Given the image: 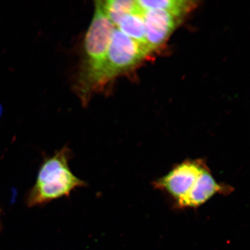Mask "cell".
I'll return each instance as SVG.
<instances>
[{
  "mask_svg": "<svg viewBox=\"0 0 250 250\" xmlns=\"http://www.w3.org/2000/svg\"><path fill=\"white\" fill-rule=\"evenodd\" d=\"M117 27L119 30L130 39L147 46L143 12H135L125 15Z\"/></svg>",
  "mask_w": 250,
  "mask_h": 250,
  "instance_id": "9",
  "label": "cell"
},
{
  "mask_svg": "<svg viewBox=\"0 0 250 250\" xmlns=\"http://www.w3.org/2000/svg\"><path fill=\"white\" fill-rule=\"evenodd\" d=\"M232 188L219 183L208 168L203 172L195 184L194 188L179 206V208H197L204 204L216 195H228Z\"/></svg>",
  "mask_w": 250,
  "mask_h": 250,
  "instance_id": "6",
  "label": "cell"
},
{
  "mask_svg": "<svg viewBox=\"0 0 250 250\" xmlns=\"http://www.w3.org/2000/svg\"><path fill=\"white\" fill-rule=\"evenodd\" d=\"M151 52L148 47L130 39L118 29L112 33L104 65L97 78L95 91L129 71Z\"/></svg>",
  "mask_w": 250,
  "mask_h": 250,
  "instance_id": "3",
  "label": "cell"
},
{
  "mask_svg": "<svg viewBox=\"0 0 250 250\" xmlns=\"http://www.w3.org/2000/svg\"><path fill=\"white\" fill-rule=\"evenodd\" d=\"M73 154L67 146L43 159L35 184L28 191L26 203L29 208L46 205L55 200L70 196L75 189L86 186L70 170Z\"/></svg>",
  "mask_w": 250,
  "mask_h": 250,
  "instance_id": "1",
  "label": "cell"
},
{
  "mask_svg": "<svg viewBox=\"0 0 250 250\" xmlns=\"http://www.w3.org/2000/svg\"><path fill=\"white\" fill-rule=\"evenodd\" d=\"M1 229H2V225H1V221H0V231L1 230Z\"/></svg>",
  "mask_w": 250,
  "mask_h": 250,
  "instance_id": "10",
  "label": "cell"
},
{
  "mask_svg": "<svg viewBox=\"0 0 250 250\" xmlns=\"http://www.w3.org/2000/svg\"><path fill=\"white\" fill-rule=\"evenodd\" d=\"M101 1L103 10L114 26H117L125 15L135 12H143L137 5L136 1L108 0Z\"/></svg>",
  "mask_w": 250,
  "mask_h": 250,
  "instance_id": "8",
  "label": "cell"
},
{
  "mask_svg": "<svg viewBox=\"0 0 250 250\" xmlns=\"http://www.w3.org/2000/svg\"><path fill=\"white\" fill-rule=\"evenodd\" d=\"M143 17L146 45L151 52L167 42L176 28L178 18L161 9L143 11Z\"/></svg>",
  "mask_w": 250,
  "mask_h": 250,
  "instance_id": "5",
  "label": "cell"
},
{
  "mask_svg": "<svg viewBox=\"0 0 250 250\" xmlns=\"http://www.w3.org/2000/svg\"><path fill=\"white\" fill-rule=\"evenodd\" d=\"M142 11L149 9H161L169 12L178 19L186 15L195 7V2L185 0H158V1H136Z\"/></svg>",
  "mask_w": 250,
  "mask_h": 250,
  "instance_id": "7",
  "label": "cell"
},
{
  "mask_svg": "<svg viewBox=\"0 0 250 250\" xmlns=\"http://www.w3.org/2000/svg\"><path fill=\"white\" fill-rule=\"evenodd\" d=\"M115 29L103 10L101 1L95 2V12L83 42V61L78 81L84 103L95 92L100 72L104 65L112 33Z\"/></svg>",
  "mask_w": 250,
  "mask_h": 250,
  "instance_id": "2",
  "label": "cell"
},
{
  "mask_svg": "<svg viewBox=\"0 0 250 250\" xmlns=\"http://www.w3.org/2000/svg\"><path fill=\"white\" fill-rule=\"evenodd\" d=\"M208 168L203 159H187L172 168L167 175L154 181L153 186L155 188L169 195L179 208L194 188L200 176Z\"/></svg>",
  "mask_w": 250,
  "mask_h": 250,
  "instance_id": "4",
  "label": "cell"
}]
</instances>
